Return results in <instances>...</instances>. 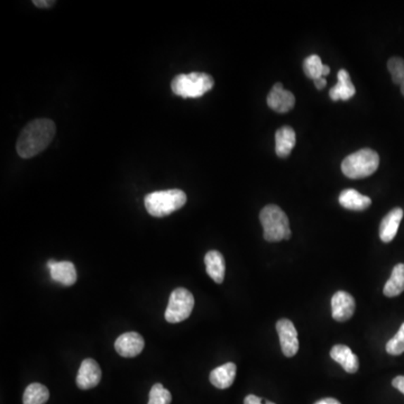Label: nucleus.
Segmentation results:
<instances>
[{"label": "nucleus", "mask_w": 404, "mask_h": 404, "mask_svg": "<svg viewBox=\"0 0 404 404\" xmlns=\"http://www.w3.org/2000/svg\"><path fill=\"white\" fill-rule=\"evenodd\" d=\"M56 124L42 118L28 122L17 139L16 150L23 158H31L46 149L56 135Z\"/></svg>", "instance_id": "1"}, {"label": "nucleus", "mask_w": 404, "mask_h": 404, "mask_svg": "<svg viewBox=\"0 0 404 404\" xmlns=\"http://www.w3.org/2000/svg\"><path fill=\"white\" fill-rule=\"evenodd\" d=\"M187 194L179 189H170L163 191H156L147 194L144 203L147 213L151 216H169L186 205Z\"/></svg>", "instance_id": "2"}, {"label": "nucleus", "mask_w": 404, "mask_h": 404, "mask_svg": "<svg viewBox=\"0 0 404 404\" xmlns=\"http://www.w3.org/2000/svg\"><path fill=\"white\" fill-rule=\"evenodd\" d=\"M260 224L263 226L264 239L270 243L290 239L291 229L289 218L280 207L269 205L260 213Z\"/></svg>", "instance_id": "3"}, {"label": "nucleus", "mask_w": 404, "mask_h": 404, "mask_svg": "<svg viewBox=\"0 0 404 404\" xmlns=\"http://www.w3.org/2000/svg\"><path fill=\"white\" fill-rule=\"evenodd\" d=\"M379 165V154L371 149H362L345 158L341 171L349 179H364L377 172Z\"/></svg>", "instance_id": "4"}, {"label": "nucleus", "mask_w": 404, "mask_h": 404, "mask_svg": "<svg viewBox=\"0 0 404 404\" xmlns=\"http://www.w3.org/2000/svg\"><path fill=\"white\" fill-rule=\"evenodd\" d=\"M213 88V79L207 73L179 75L172 80L173 94L183 98H200Z\"/></svg>", "instance_id": "5"}, {"label": "nucleus", "mask_w": 404, "mask_h": 404, "mask_svg": "<svg viewBox=\"0 0 404 404\" xmlns=\"http://www.w3.org/2000/svg\"><path fill=\"white\" fill-rule=\"evenodd\" d=\"M194 308V294L186 288H177L170 296L164 317L170 324L184 322L191 315Z\"/></svg>", "instance_id": "6"}, {"label": "nucleus", "mask_w": 404, "mask_h": 404, "mask_svg": "<svg viewBox=\"0 0 404 404\" xmlns=\"http://www.w3.org/2000/svg\"><path fill=\"white\" fill-rule=\"evenodd\" d=\"M277 334L280 337L281 349L286 358H293L299 351L298 332L293 322L289 319H281L277 324Z\"/></svg>", "instance_id": "7"}, {"label": "nucleus", "mask_w": 404, "mask_h": 404, "mask_svg": "<svg viewBox=\"0 0 404 404\" xmlns=\"http://www.w3.org/2000/svg\"><path fill=\"white\" fill-rule=\"evenodd\" d=\"M144 346V338L141 337L139 332H125L115 341L117 354L120 355L122 358H136L143 352Z\"/></svg>", "instance_id": "8"}, {"label": "nucleus", "mask_w": 404, "mask_h": 404, "mask_svg": "<svg viewBox=\"0 0 404 404\" xmlns=\"http://www.w3.org/2000/svg\"><path fill=\"white\" fill-rule=\"evenodd\" d=\"M101 381V370L99 364L92 358L82 360L78 374H77V386L80 390H90L99 384Z\"/></svg>", "instance_id": "9"}, {"label": "nucleus", "mask_w": 404, "mask_h": 404, "mask_svg": "<svg viewBox=\"0 0 404 404\" xmlns=\"http://www.w3.org/2000/svg\"><path fill=\"white\" fill-rule=\"evenodd\" d=\"M355 299L345 291H338L332 299V318L336 322H347L352 318L355 313Z\"/></svg>", "instance_id": "10"}, {"label": "nucleus", "mask_w": 404, "mask_h": 404, "mask_svg": "<svg viewBox=\"0 0 404 404\" xmlns=\"http://www.w3.org/2000/svg\"><path fill=\"white\" fill-rule=\"evenodd\" d=\"M266 101H267V106L270 108L273 109L277 113H280V114H284V113L290 111L291 109H293L294 105H296V97L292 92L283 88L282 83H275L270 91Z\"/></svg>", "instance_id": "11"}, {"label": "nucleus", "mask_w": 404, "mask_h": 404, "mask_svg": "<svg viewBox=\"0 0 404 404\" xmlns=\"http://www.w3.org/2000/svg\"><path fill=\"white\" fill-rule=\"evenodd\" d=\"M47 267L50 270L52 280L61 283L64 286H71L78 280L75 264L69 260L56 262V260H50L47 262Z\"/></svg>", "instance_id": "12"}, {"label": "nucleus", "mask_w": 404, "mask_h": 404, "mask_svg": "<svg viewBox=\"0 0 404 404\" xmlns=\"http://www.w3.org/2000/svg\"><path fill=\"white\" fill-rule=\"evenodd\" d=\"M402 218H403V210L401 208H394L382 219L379 225V239L383 243L393 241L399 230Z\"/></svg>", "instance_id": "13"}, {"label": "nucleus", "mask_w": 404, "mask_h": 404, "mask_svg": "<svg viewBox=\"0 0 404 404\" xmlns=\"http://www.w3.org/2000/svg\"><path fill=\"white\" fill-rule=\"evenodd\" d=\"M337 79V84L330 89V98H332L334 101H338V100L346 101V100L354 97V94H356V89H355L352 79H351V75H349L346 70L341 69V71L338 72Z\"/></svg>", "instance_id": "14"}, {"label": "nucleus", "mask_w": 404, "mask_h": 404, "mask_svg": "<svg viewBox=\"0 0 404 404\" xmlns=\"http://www.w3.org/2000/svg\"><path fill=\"white\" fill-rule=\"evenodd\" d=\"M206 271L208 275L213 279L217 284L224 282L226 263L222 253L218 251H210L205 256Z\"/></svg>", "instance_id": "15"}, {"label": "nucleus", "mask_w": 404, "mask_h": 404, "mask_svg": "<svg viewBox=\"0 0 404 404\" xmlns=\"http://www.w3.org/2000/svg\"><path fill=\"white\" fill-rule=\"evenodd\" d=\"M330 356L335 362L341 364L347 373L354 374L358 371L360 363H358V356L352 352V349L349 347L345 346V345H336V346L332 347Z\"/></svg>", "instance_id": "16"}, {"label": "nucleus", "mask_w": 404, "mask_h": 404, "mask_svg": "<svg viewBox=\"0 0 404 404\" xmlns=\"http://www.w3.org/2000/svg\"><path fill=\"white\" fill-rule=\"evenodd\" d=\"M296 132L290 126H283L275 133V152L279 158H288L296 145Z\"/></svg>", "instance_id": "17"}, {"label": "nucleus", "mask_w": 404, "mask_h": 404, "mask_svg": "<svg viewBox=\"0 0 404 404\" xmlns=\"http://www.w3.org/2000/svg\"><path fill=\"white\" fill-rule=\"evenodd\" d=\"M236 372H237V367L234 363H226L218 366L211 372L210 377H209L211 384L220 390L230 388L235 381Z\"/></svg>", "instance_id": "18"}, {"label": "nucleus", "mask_w": 404, "mask_h": 404, "mask_svg": "<svg viewBox=\"0 0 404 404\" xmlns=\"http://www.w3.org/2000/svg\"><path fill=\"white\" fill-rule=\"evenodd\" d=\"M339 203L349 210L363 211L372 205V200L354 189H347L339 196Z\"/></svg>", "instance_id": "19"}, {"label": "nucleus", "mask_w": 404, "mask_h": 404, "mask_svg": "<svg viewBox=\"0 0 404 404\" xmlns=\"http://www.w3.org/2000/svg\"><path fill=\"white\" fill-rule=\"evenodd\" d=\"M404 291V264L394 266L390 279L385 284L383 293L389 298L400 296Z\"/></svg>", "instance_id": "20"}, {"label": "nucleus", "mask_w": 404, "mask_h": 404, "mask_svg": "<svg viewBox=\"0 0 404 404\" xmlns=\"http://www.w3.org/2000/svg\"><path fill=\"white\" fill-rule=\"evenodd\" d=\"M50 399V391L41 383H32L23 396V404H45Z\"/></svg>", "instance_id": "21"}, {"label": "nucleus", "mask_w": 404, "mask_h": 404, "mask_svg": "<svg viewBox=\"0 0 404 404\" xmlns=\"http://www.w3.org/2000/svg\"><path fill=\"white\" fill-rule=\"evenodd\" d=\"M303 71H305L308 78L313 79V81L324 78L326 75L330 73L329 67L322 64V58L316 54L305 58V62H303Z\"/></svg>", "instance_id": "22"}, {"label": "nucleus", "mask_w": 404, "mask_h": 404, "mask_svg": "<svg viewBox=\"0 0 404 404\" xmlns=\"http://www.w3.org/2000/svg\"><path fill=\"white\" fill-rule=\"evenodd\" d=\"M171 401L172 396L170 391L164 389L161 383L153 385L147 404H171Z\"/></svg>", "instance_id": "23"}, {"label": "nucleus", "mask_w": 404, "mask_h": 404, "mask_svg": "<svg viewBox=\"0 0 404 404\" xmlns=\"http://www.w3.org/2000/svg\"><path fill=\"white\" fill-rule=\"evenodd\" d=\"M388 69L392 77V81L400 86L404 80V58L398 56L391 58L388 62Z\"/></svg>", "instance_id": "24"}, {"label": "nucleus", "mask_w": 404, "mask_h": 404, "mask_svg": "<svg viewBox=\"0 0 404 404\" xmlns=\"http://www.w3.org/2000/svg\"><path fill=\"white\" fill-rule=\"evenodd\" d=\"M386 352H388V354L392 355V356L403 354L404 322L400 327L399 332H396V335L393 338H391L390 341L386 343Z\"/></svg>", "instance_id": "25"}, {"label": "nucleus", "mask_w": 404, "mask_h": 404, "mask_svg": "<svg viewBox=\"0 0 404 404\" xmlns=\"http://www.w3.org/2000/svg\"><path fill=\"white\" fill-rule=\"evenodd\" d=\"M244 404H275L271 401H264L263 399H260L258 396H254V394H249L244 400Z\"/></svg>", "instance_id": "26"}, {"label": "nucleus", "mask_w": 404, "mask_h": 404, "mask_svg": "<svg viewBox=\"0 0 404 404\" xmlns=\"http://www.w3.org/2000/svg\"><path fill=\"white\" fill-rule=\"evenodd\" d=\"M34 5L39 7V8H50L52 7L56 1H50V0H34L33 1Z\"/></svg>", "instance_id": "27"}, {"label": "nucleus", "mask_w": 404, "mask_h": 404, "mask_svg": "<svg viewBox=\"0 0 404 404\" xmlns=\"http://www.w3.org/2000/svg\"><path fill=\"white\" fill-rule=\"evenodd\" d=\"M392 385L396 390H399L401 393L404 394V377H396V379L392 381Z\"/></svg>", "instance_id": "28"}, {"label": "nucleus", "mask_w": 404, "mask_h": 404, "mask_svg": "<svg viewBox=\"0 0 404 404\" xmlns=\"http://www.w3.org/2000/svg\"><path fill=\"white\" fill-rule=\"evenodd\" d=\"M315 404H341L338 400L332 399V398H327V399L319 400Z\"/></svg>", "instance_id": "29"}, {"label": "nucleus", "mask_w": 404, "mask_h": 404, "mask_svg": "<svg viewBox=\"0 0 404 404\" xmlns=\"http://www.w3.org/2000/svg\"><path fill=\"white\" fill-rule=\"evenodd\" d=\"M315 84H316V88L319 89V90H322L326 87L327 80L326 78H320L318 80H315Z\"/></svg>", "instance_id": "30"}, {"label": "nucleus", "mask_w": 404, "mask_h": 404, "mask_svg": "<svg viewBox=\"0 0 404 404\" xmlns=\"http://www.w3.org/2000/svg\"><path fill=\"white\" fill-rule=\"evenodd\" d=\"M400 88H401L402 94H403L404 96V80L403 82H402L401 84H400Z\"/></svg>", "instance_id": "31"}]
</instances>
